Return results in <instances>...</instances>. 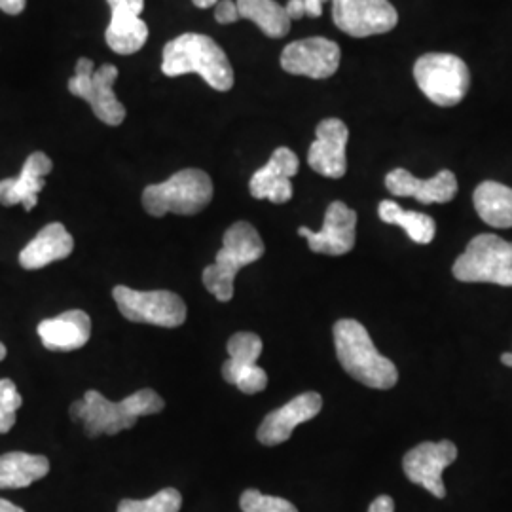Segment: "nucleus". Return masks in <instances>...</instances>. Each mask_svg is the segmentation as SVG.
<instances>
[{
	"instance_id": "obj_38",
	"label": "nucleus",
	"mask_w": 512,
	"mask_h": 512,
	"mask_svg": "<svg viewBox=\"0 0 512 512\" xmlns=\"http://www.w3.org/2000/svg\"><path fill=\"white\" fill-rule=\"evenodd\" d=\"M4 357H6V346L0 342V361H4Z\"/></svg>"
},
{
	"instance_id": "obj_3",
	"label": "nucleus",
	"mask_w": 512,
	"mask_h": 512,
	"mask_svg": "<svg viewBox=\"0 0 512 512\" xmlns=\"http://www.w3.org/2000/svg\"><path fill=\"white\" fill-rule=\"evenodd\" d=\"M334 346L340 365L366 387L391 389L399 382L397 366L376 349L368 330L359 321H338L334 325Z\"/></svg>"
},
{
	"instance_id": "obj_20",
	"label": "nucleus",
	"mask_w": 512,
	"mask_h": 512,
	"mask_svg": "<svg viewBox=\"0 0 512 512\" xmlns=\"http://www.w3.org/2000/svg\"><path fill=\"white\" fill-rule=\"evenodd\" d=\"M92 334V319L86 311L69 310L38 325V336L50 351L84 348Z\"/></svg>"
},
{
	"instance_id": "obj_17",
	"label": "nucleus",
	"mask_w": 512,
	"mask_h": 512,
	"mask_svg": "<svg viewBox=\"0 0 512 512\" xmlns=\"http://www.w3.org/2000/svg\"><path fill=\"white\" fill-rule=\"evenodd\" d=\"M300 169V160L291 148L275 150L270 162L258 169L251 177L249 190L255 200H270L272 203H287L293 198V179Z\"/></svg>"
},
{
	"instance_id": "obj_16",
	"label": "nucleus",
	"mask_w": 512,
	"mask_h": 512,
	"mask_svg": "<svg viewBox=\"0 0 512 512\" xmlns=\"http://www.w3.org/2000/svg\"><path fill=\"white\" fill-rule=\"evenodd\" d=\"M323 408V399L319 393L308 391L294 397L291 403L270 412L256 431V439L264 446H277L291 439L294 429L300 423L313 420Z\"/></svg>"
},
{
	"instance_id": "obj_19",
	"label": "nucleus",
	"mask_w": 512,
	"mask_h": 512,
	"mask_svg": "<svg viewBox=\"0 0 512 512\" xmlns=\"http://www.w3.org/2000/svg\"><path fill=\"white\" fill-rule=\"evenodd\" d=\"M54 169L52 160L44 152H33L16 179L0 181V203L6 207L21 203L25 211L37 207L38 194L44 190L46 175Z\"/></svg>"
},
{
	"instance_id": "obj_5",
	"label": "nucleus",
	"mask_w": 512,
	"mask_h": 512,
	"mask_svg": "<svg viewBox=\"0 0 512 512\" xmlns=\"http://www.w3.org/2000/svg\"><path fill=\"white\" fill-rule=\"evenodd\" d=\"M213 200V181L202 169H183L160 184H150L143 192V207L152 217L196 215Z\"/></svg>"
},
{
	"instance_id": "obj_12",
	"label": "nucleus",
	"mask_w": 512,
	"mask_h": 512,
	"mask_svg": "<svg viewBox=\"0 0 512 512\" xmlns=\"http://www.w3.org/2000/svg\"><path fill=\"white\" fill-rule=\"evenodd\" d=\"M456 459H458V448L450 440L421 442L404 456V475L410 482L420 484L421 488H425L429 494L444 499L446 488L442 482V473Z\"/></svg>"
},
{
	"instance_id": "obj_7",
	"label": "nucleus",
	"mask_w": 512,
	"mask_h": 512,
	"mask_svg": "<svg viewBox=\"0 0 512 512\" xmlns=\"http://www.w3.org/2000/svg\"><path fill=\"white\" fill-rule=\"evenodd\" d=\"M414 78L423 95L439 107L458 105L471 86L469 67L452 54L421 55L414 65Z\"/></svg>"
},
{
	"instance_id": "obj_9",
	"label": "nucleus",
	"mask_w": 512,
	"mask_h": 512,
	"mask_svg": "<svg viewBox=\"0 0 512 512\" xmlns=\"http://www.w3.org/2000/svg\"><path fill=\"white\" fill-rule=\"evenodd\" d=\"M112 296L120 313L131 323H147L177 329L186 321V304L171 291H133L124 285L114 287Z\"/></svg>"
},
{
	"instance_id": "obj_21",
	"label": "nucleus",
	"mask_w": 512,
	"mask_h": 512,
	"mask_svg": "<svg viewBox=\"0 0 512 512\" xmlns=\"http://www.w3.org/2000/svg\"><path fill=\"white\" fill-rule=\"evenodd\" d=\"M74 239L61 222L44 226L25 249L19 253V264L25 270H40L52 262L63 260L73 253Z\"/></svg>"
},
{
	"instance_id": "obj_18",
	"label": "nucleus",
	"mask_w": 512,
	"mask_h": 512,
	"mask_svg": "<svg viewBox=\"0 0 512 512\" xmlns=\"http://www.w3.org/2000/svg\"><path fill=\"white\" fill-rule=\"evenodd\" d=\"M385 186L393 196L414 198L425 205L452 202L458 194V179L450 169H442L431 179H418L399 167L387 173Z\"/></svg>"
},
{
	"instance_id": "obj_27",
	"label": "nucleus",
	"mask_w": 512,
	"mask_h": 512,
	"mask_svg": "<svg viewBox=\"0 0 512 512\" xmlns=\"http://www.w3.org/2000/svg\"><path fill=\"white\" fill-rule=\"evenodd\" d=\"M183 495L175 488H164L148 499H124L116 512H179Z\"/></svg>"
},
{
	"instance_id": "obj_8",
	"label": "nucleus",
	"mask_w": 512,
	"mask_h": 512,
	"mask_svg": "<svg viewBox=\"0 0 512 512\" xmlns=\"http://www.w3.org/2000/svg\"><path fill=\"white\" fill-rule=\"evenodd\" d=\"M118 78V69L110 63L95 69L92 59L80 57L76 63L74 76L69 80V92L74 97L84 99L93 114L107 126H120L126 120V107L114 95V82Z\"/></svg>"
},
{
	"instance_id": "obj_11",
	"label": "nucleus",
	"mask_w": 512,
	"mask_h": 512,
	"mask_svg": "<svg viewBox=\"0 0 512 512\" xmlns=\"http://www.w3.org/2000/svg\"><path fill=\"white\" fill-rule=\"evenodd\" d=\"M262 348L264 344L255 332H236L228 340L230 359L222 365V376L245 395L260 393L268 385V374L256 366Z\"/></svg>"
},
{
	"instance_id": "obj_35",
	"label": "nucleus",
	"mask_w": 512,
	"mask_h": 512,
	"mask_svg": "<svg viewBox=\"0 0 512 512\" xmlns=\"http://www.w3.org/2000/svg\"><path fill=\"white\" fill-rule=\"evenodd\" d=\"M0 512H25L18 505L6 501V499H0Z\"/></svg>"
},
{
	"instance_id": "obj_10",
	"label": "nucleus",
	"mask_w": 512,
	"mask_h": 512,
	"mask_svg": "<svg viewBox=\"0 0 512 512\" xmlns=\"http://www.w3.org/2000/svg\"><path fill=\"white\" fill-rule=\"evenodd\" d=\"M332 21L349 37L385 35L397 27L399 14L389 0H330Z\"/></svg>"
},
{
	"instance_id": "obj_14",
	"label": "nucleus",
	"mask_w": 512,
	"mask_h": 512,
	"mask_svg": "<svg viewBox=\"0 0 512 512\" xmlns=\"http://www.w3.org/2000/svg\"><path fill=\"white\" fill-rule=\"evenodd\" d=\"M357 213L344 202H332L327 207L325 224L321 232H311L310 228H298V234L308 239L313 253L319 255L342 256L355 247Z\"/></svg>"
},
{
	"instance_id": "obj_26",
	"label": "nucleus",
	"mask_w": 512,
	"mask_h": 512,
	"mask_svg": "<svg viewBox=\"0 0 512 512\" xmlns=\"http://www.w3.org/2000/svg\"><path fill=\"white\" fill-rule=\"evenodd\" d=\"M378 215L387 224L401 226L408 234V238L420 245L431 243L437 234V224L429 215L418 213V211H406L399 203L391 200L380 203Z\"/></svg>"
},
{
	"instance_id": "obj_32",
	"label": "nucleus",
	"mask_w": 512,
	"mask_h": 512,
	"mask_svg": "<svg viewBox=\"0 0 512 512\" xmlns=\"http://www.w3.org/2000/svg\"><path fill=\"white\" fill-rule=\"evenodd\" d=\"M215 19L220 25H230L236 23L239 18L238 2L234 0H220L215 8Z\"/></svg>"
},
{
	"instance_id": "obj_1",
	"label": "nucleus",
	"mask_w": 512,
	"mask_h": 512,
	"mask_svg": "<svg viewBox=\"0 0 512 512\" xmlns=\"http://www.w3.org/2000/svg\"><path fill=\"white\" fill-rule=\"evenodd\" d=\"M164 408V399L154 389H141L120 403H112L92 389L86 391L84 399L73 403L71 418L84 421L86 435L95 439L99 435H118L135 427L139 418L160 414Z\"/></svg>"
},
{
	"instance_id": "obj_34",
	"label": "nucleus",
	"mask_w": 512,
	"mask_h": 512,
	"mask_svg": "<svg viewBox=\"0 0 512 512\" xmlns=\"http://www.w3.org/2000/svg\"><path fill=\"white\" fill-rule=\"evenodd\" d=\"M27 0H0V10L8 16H18L25 10Z\"/></svg>"
},
{
	"instance_id": "obj_37",
	"label": "nucleus",
	"mask_w": 512,
	"mask_h": 512,
	"mask_svg": "<svg viewBox=\"0 0 512 512\" xmlns=\"http://www.w3.org/2000/svg\"><path fill=\"white\" fill-rule=\"evenodd\" d=\"M501 363L505 366H511L512 368V351L511 353H503V355H501Z\"/></svg>"
},
{
	"instance_id": "obj_30",
	"label": "nucleus",
	"mask_w": 512,
	"mask_h": 512,
	"mask_svg": "<svg viewBox=\"0 0 512 512\" xmlns=\"http://www.w3.org/2000/svg\"><path fill=\"white\" fill-rule=\"evenodd\" d=\"M327 0H289L285 10L291 19H300L304 16L319 18L323 14V4Z\"/></svg>"
},
{
	"instance_id": "obj_22",
	"label": "nucleus",
	"mask_w": 512,
	"mask_h": 512,
	"mask_svg": "<svg viewBox=\"0 0 512 512\" xmlns=\"http://www.w3.org/2000/svg\"><path fill=\"white\" fill-rule=\"evenodd\" d=\"M50 473V461L44 456L10 452L0 456V490H19Z\"/></svg>"
},
{
	"instance_id": "obj_15",
	"label": "nucleus",
	"mask_w": 512,
	"mask_h": 512,
	"mask_svg": "<svg viewBox=\"0 0 512 512\" xmlns=\"http://www.w3.org/2000/svg\"><path fill=\"white\" fill-rule=\"evenodd\" d=\"M315 135L308 152L311 169L329 179H342L348 171V126L338 118H327L317 126Z\"/></svg>"
},
{
	"instance_id": "obj_24",
	"label": "nucleus",
	"mask_w": 512,
	"mask_h": 512,
	"mask_svg": "<svg viewBox=\"0 0 512 512\" xmlns=\"http://www.w3.org/2000/svg\"><path fill=\"white\" fill-rule=\"evenodd\" d=\"M239 18L253 21L270 38H283L291 31V21L285 6L275 0H236Z\"/></svg>"
},
{
	"instance_id": "obj_29",
	"label": "nucleus",
	"mask_w": 512,
	"mask_h": 512,
	"mask_svg": "<svg viewBox=\"0 0 512 512\" xmlns=\"http://www.w3.org/2000/svg\"><path fill=\"white\" fill-rule=\"evenodd\" d=\"M23 404L18 387L12 380H0V433H8L16 423V412Z\"/></svg>"
},
{
	"instance_id": "obj_25",
	"label": "nucleus",
	"mask_w": 512,
	"mask_h": 512,
	"mask_svg": "<svg viewBox=\"0 0 512 512\" xmlns=\"http://www.w3.org/2000/svg\"><path fill=\"white\" fill-rule=\"evenodd\" d=\"M148 38V25L139 16L112 14L109 27L105 31V40L110 50L120 55L139 52Z\"/></svg>"
},
{
	"instance_id": "obj_23",
	"label": "nucleus",
	"mask_w": 512,
	"mask_h": 512,
	"mask_svg": "<svg viewBox=\"0 0 512 512\" xmlns=\"http://www.w3.org/2000/svg\"><path fill=\"white\" fill-rule=\"evenodd\" d=\"M476 213L494 228H512V188L495 181H484L473 194Z\"/></svg>"
},
{
	"instance_id": "obj_2",
	"label": "nucleus",
	"mask_w": 512,
	"mask_h": 512,
	"mask_svg": "<svg viewBox=\"0 0 512 512\" xmlns=\"http://www.w3.org/2000/svg\"><path fill=\"white\" fill-rule=\"evenodd\" d=\"M165 76L196 73L217 92H228L234 86V69L219 44L207 35L184 33L167 42L162 59Z\"/></svg>"
},
{
	"instance_id": "obj_6",
	"label": "nucleus",
	"mask_w": 512,
	"mask_h": 512,
	"mask_svg": "<svg viewBox=\"0 0 512 512\" xmlns=\"http://www.w3.org/2000/svg\"><path fill=\"white\" fill-rule=\"evenodd\" d=\"M454 277L463 283H494L512 287V243L494 234H480L469 241L454 262Z\"/></svg>"
},
{
	"instance_id": "obj_4",
	"label": "nucleus",
	"mask_w": 512,
	"mask_h": 512,
	"mask_svg": "<svg viewBox=\"0 0 512 512\" xmlns=\"http://www.w3.org/2000/svg\"><path fill=\"white\" fill-rule=\"evenodd\" d=\"M264 255V241L253 224L241 220L232 224L224 239L222 249L215 256V264L203 270V285L220 302L234 298V279L241 268L253 264Z\"/></svg>"
},
{
	"instance_id": "obj_13",
	"label": "nucleus",
	"mask_w": 512,
	"mask_h": 512,
	"mask_svg": "<svg viewBox=\"0 0 512 512\" xmlns=\"http://www.w3.org/2000/svg\"><path fill=\"white\" fill-rule=\"evenodd\" d=\"M283 71L315 80L330 78L340 67V46L329 38L296 40L281 54Z\"/></svg>"
},
{
	"instance_id": "obj_36",
	"label": "nucleus",
	"mask_w": 512,
	"mask_h": 512,
	"mask_svg": "<svg viewBox=\"0 0 512 512\" xmlns=\"http://www.w3.org/2000/svg\"><path fill=\"white\" fill-rule=\"evenodd\" d=\"M194 2V6H198V8H211V6H215V4H219L220 0H192Z\"/></svg>"
},
{
	"instance_id": "obj_31",
	"label": "nucleus",
	"mask_w": 512,
	"mask_h": 512,
	"mask_svg": "<svg viewBox=\"0 0 512 512\" xmlns=\"http://www.w3.org/2000/svg\"><path fill=\"white\" fill-rule=\"evenodd\" d=\"M110 6V14H122V16H139L145 8V0H107Z\"/></svg>"
},
{
	"instance_id": "obj_33",
	"label": "nucleus",
	"mask_w": 512,
	"mask_h": 512,
	"mask_svg": "<svg viewBox=\"0 0 512 512\" xmlns=\"http://www.w3.org/2000/svg\"><path fill=\"white\" fill-rule=\"evenodd\" d=\"M368 512H395V501L389 495H380L370 503Z\"/></svg>"
},
{
	"instance_id": "obj_28",
	"label": "nucleus",
	"mask_w": 512,
	"mask_h": 512,
	"mask_svg": "<svg viewBox=\"0 0 512 512\" xmlns=\"http://www.w3.org/2000/svg\"><path fill=\"white\" fill-rule=\"evenodd\" d=\"M243 512H298L291 501L283 497L260 494L258 490H247L239 497Z\"/></svg>"
}]
</instances>
